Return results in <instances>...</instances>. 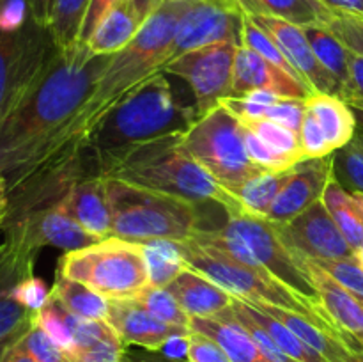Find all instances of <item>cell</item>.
<instances>
[{"label": "cell", "instance_id": "1", "mask_svg": "<svg viewBox=\"0 0 363 362\" xmlns=\"http://www.w3.org/2000/svg\"><path fill=\"white\" fill-rule=\"evenodd\" d=\"M110 59L92 53L85 43L55 50L23 98L0 121V174L7 185L46 155L91 98Z\"/></svg>", "mask_w": 363, "mask_h": 362}, {"label": "cell", "instance_id": "2", "mask_svg": "<svg viewBox=\"0 0 363 362\" xmlns=\"http://www.w3.org/2000/svg\"><path fill=\"white\" fill-rule=\"evenodd\" d=\"M190 2L191 0L156 2L155 9L151 11L137 35L123 50L113 53L108 66L99 75L91 98L84 103L71 123L60 131L46 155L35 165L69 158L80 153L92 130L117 103L123 102L130 92L140 87L152 75L163 71L165 64L169 62V52L176 34L177 21Z\"/></svg>", "mask_w": 363, "mask_h": 362}, {"label": "cell", "instance_id": "3", "mask_svg": "<svg viewBox=\"0 0 363 362\" xmlns=\"http://www.w3.org/2000/svg\"><path fill=\"white\" fill-rule=\"evenodd\" d=\"M195 106L174 96L165 73L152 75L117 103L92 130L84 144L98 176L110 170L135 149L167 137L184 135L199 119Z\"/></svg>", "mask_w": 363, "mask_h": 362}, {"label": "cell", "instance_id": "4", "mask_svg": "<svg viewBox=\"0 0 363 362\" xmlns=\"http://www.w3.org/2000/svg\"><path fill=\"white\" fill-rule=\"evenodd\" d=\"M191 240L211 245L245 265L262 270L279 283L286 284L319 312L328 316L319 291L308 275L303 258L294 254L284 243L272 220L252 216L243 212L229 213L227 224L218 229H201Z\"/></svg>", "mask_w": 363, "mask_h": 362}, {"label": "cell", "instance_id": "5", "mask_svg": "<svg viewBox=\"0 0 363 362\" xmlns=\"http://www.w3.org/2000/svg\"><path fill=\"white\" fill-rule=\"evenodd\" d=\"M183 135L167 137L135 149L124 156L106 177L124 181L145 190L160 192L190 202L213 201L229 213L241 212L240 204L215 177L183 148Z\"/></svg>", "mask_w": 363, "mask_h": 362}, {"label": "cell", "instance_id": "6", "mask_svg": "<svg viewBox=\"0 0 363 362\" xmlns=\"http://www.w3.org/2000/svg\"><path fill=\"white\" fill-rule=\"evenodd\" d=\"M112 236L133 243L186 241L199 231L195 202L106 177Z\"/></svg>", "mask_w": 363, "mask_h": 362}, {"label": "cell", "instance_id": "7", "mask_svg": "<svg viewBox=\"0 0 363 362\" xmlns=\"http://www.w3.org/2000/svg\"><path fill=\"white\" fill-rule=\"evenodd\" d=\"M177 243L183 252L184 261L191 270L206 275L209 280L229 291L233 297L241 298L245 302H259V304L287 309V311L305 316L315 325L340 336L328 316L319 312L303 298L298 297L293 290H289L286 284L279 283L262 270L245 265V263L230 258L225 252L218 251L211 245L201 243L197 240L177 241Z\"/></svg>", "mask_w": 363, "mask_h": 362}, {"label": "cell", "instance_id": "8", "mask_svg": "<svg viewBox=\"0 0 363 362\" xmlns=\"http://www.w3.org/2000/svg\"><path fill=\"white\" fill-rule=\"evenodd\" d=\"M59 275L78 280L108 300L133 298L149 284L142 243L108 236L60 258Z\"/></svg>", "mask_w": 363, "mask_h": 362}, {"label": "cell", "instance_id": "9", "mask_svg": "<svg viewBox=\"0 0 363 362\" xmlns=\"http://www.w3.org/2000/svg\"><path fill=\"white\" fill-rule=\"evenodd\" d=\"M181 144L229 194L264 172L248 156L241 121L222 105L199 117Z\"/></svg>", "mask_w": 363, "mask_h": 362}, {"label": "cell", "instance_id": "10", "mask_svg": "<svg viewBox=\"0 0 363 362\" xmlns=\"http://www.w3.org/2000/svg\"><path fill=\"white\" fill-rule=\"evenodd\" d=\"M57 45L46 27L28 20L16 32H0V121L23 98Z\"/></svg>", "mask_w": 363, "mask_h": 362}, {"label": "cell", "instance_id": "11", "mask_svg": "<svg viewBox=\"0 0 363 362\" xmlns=\"http://www.w3.org/2000/svg\"><path fill=\"white\" fill-rule=\"evenodd\" d=\"M238 43L222 41L191 50L165 64L163 73L184 78L191 87L195 109L204 116L223 98L233 96L234 57Z\"/></svg>", "mask_w": 363, "mask_h": 362}, {"label": "cell", "instance_id": "12", "mask_svg": "<svg viewBox=\"0 0 363 362\" xmlns=\"http://www.w3.org/2000/svg\"><path fill=\"white\" fill-rule=\"evenodd\" d=\"M35 256L38 251L16 238L4 236L0 243V358L38 322V312L25 307L14 297L18 284L34 275Z\"/></svg>", "mask_w": 363, "mask_h": 362}, {"label": "cell", "instance_id": "13", "mask_svg": "<svg viewBox=\"0 0 363 362\" xmlns=\"http://www.w3.org/2000/svg\"><path fill=\"white\" fill-rule=\"evenodd\" d=\"M243 20L245 13L238 4L220 0H191L177 21L169 52V62L191 50L215 43L233 41L240 45Z\"/></svg>", "mask_w": 363, "mask_h": 362}, {"label": "cell", "instance_id": "14", "mask_svg": "<svg viewBox=\"0 0 363 362\" xmlns=\"http://www.w3.org/2000/svg\"><path fill=\"white\" fill-rule=\"evenodd\" d=\"M284 243L301 258L351 259L354 251L333 222L323 197L289 222L277 224Z\"/></svg>", "mask_w": 363, "mask_h": 362}, {"label": "cell", "instance_id": "15", "mask_svg": "<svg viewBox=\"0 0 363 362\" xmlns=\"http://www.w3.org/2000/svg\"><path fill=\"white\" fill-rule=\"evenodd\" d=\"M248 18L273 39V43L279 46L287 62L291 64L294 73L307 85L312 94H332L340 98V85L321 66L300 25L291 23L284 18L266 16V14Z\"/></svg>", "mask_w": 363, "mask_h": 362}, {"label": "cell", "instance_id": "16", "mask_svg": "<svg viewBox=\"0 0 363 362\" xmlns=\"http://www.w3.org/2000/svg\"><path fill=\"white\" fill-rule=\"evenodd\" d=\"M333 180H337L335 153L296 163L291 169L287 183L277 195L268 220L277 224L289 222L308 206L319 201Z\"/></svg>", "mask_w": 363, "mask_h": 362}, {"label": "cell", "instance_id": "17", "mask_svg": "<svg viewBox=\"0 0 363 362\" xmlns=\"http://www.w3.org/2000/svg\"><path fill=\"white\" fill-rule=\"evenodd\" d=\"M4 236L16 238L38 252L43 247H57L66 252L78 251L101 241L71 219L60 208V202L6 227Z\"/></svg>", "mask_w": 363, "mask_h": 362}, {"label": "cell", "instance_id": "18", "mask_svg": "<svg viewBox=\"0 0 363 362\" xmlns=\"http://www.w3.org/2000/svg\"><path fill=\"white\" fill-rule=\"evenodd\" d=\"M106 322L116 330L124 346H138L147 351H162L174 336L190 332L160 322L137 298L108 300Z\"/></svg>", "mask_w": 363, "mask_h": 362}, {"label": "cell", "instance_id": "19", "mask_svg": "<svg viewBox=\"0 0 363 362\" xmlns=\"http://www.w3.org/2000/svg\"><path fill=\"white\" fill-rule=\"evenodd\" d=\"M307 272L319 291L326 312L333 322L335 329L342 336V339L353 348L354 351L363 355V304L357 295L347 291L339 283L332 279L326 272H323L312 259L303 258Z\"/></svg>", "mask_w": 363, "mask_h": 362}, {"label": "cell", "instance_id": "20", "mask_svg": "<svg viewBox=\"0 0 363 362\" xmlns=\"http://www.w3.org/2000/svg\"><path fill=\"white\" fill-rule=\"evenodd\" d=\"M255 89H268L280 98L289 99H307L312 96L303 82L272 66L248 46L240 45L234 57L233 96H243Z\"/></svg>", "mask_w": 363, "mask_h": 362}, {"label": "cell", "instance_id": "21", "mask_svg": "<svg viewBox=\"0 0 363 362\" xmlns=\"http://www.w3.org/2000/svg\"><path fill=\"white\" fill-rule=\"evenodd\" d=\"M158 0H117L85 45L96 55H113L137 35Z\"/></svg>", "mask_w": 363, "mask_h": 362}, {"label": "cell", "instance_id": "22", "mask_svg": "<svg viewBox=\"0 0 363 362\" xmlns=\"http://www.w3.org/2000/svg\"><path fill=\"white\" fill-rule=\"evenodd\" d=\"M60 208L92 236L99 240L112 236V216L105 176L92 174L78 181L60 201Z\"/></svg>", "mask_w": 363, "mask_h": 362}, {"label": "cell", "instance_id": "23", "mask_svg": "<svg viewBox=\"0 0 363 362\" xmlns=\"http://www.w3.org/2000/svg\"><path fill=\"white\" fill-rule=\"evenodd\" d=\"M167 290L176 297L181 307L191 318H213L222 314L234 300L229 291L220 287L202 273L191 270L190 266L181 272Z\"/></svg>", "mask_w": 363, "mask_h": 362}, {"label": "cell", "instance_id": "24", "mask_svg": "<svg viewBox=\"0 0 363 362\" xmlns=\"http://www.w3.org/2000/svg\"><path fill=\"white\" fill-rule=\"evenodd\" d=\"M190 330L211 337L223 348L230 362H269L254 337L230 312V307L213 318H191Z\"/></svg>", "mask_w": 363, "mask_h": 362}, {"label": "cell", "instance_id": "25", "mask_svg": "<svg viewBox=\"0 0 363 362\" xmlns=\"http://www.w3.org/2000/svg\"><path fill=\"white\" fill-rule=\"evenodd\" d=\"M305 106L314 114L319 126L325 131L332 153L346 148L357 133V117L353 109L332 94H312L305 99Z\"/></svg>", "mask_w": 363, "mask_h": 362}, {"label": "cell", "instance_id": "26", "mask_svg": "<svg viewBox=\"0 0 363 362\" xmlns=\"http://www.w3.org/2000/svg\"><path fill=\"white\" fill-rule=\"evenodd\" d=\"M248 16H277L296 23L300 27L307 25H326L330 23L335 13L326 7L321 0H236Z\"/></svg>", "mask_w": 363, "mask_h": 362}, {"label": "cell", "instance_id": "27", "mask_svg": "<svg viewBox=\"0 0 363 362\" xmlns=\"http://www.w3.org/2000/svg\"><path fill=\"white\" fill-rule=\"evenodd\" d=\"M289 172L291 169L284 172H261L230 192V195H234L243 213L268 219L277 195L287 183Z\"/></svg>", "mask_w": 363, "mask_h": 362}, {"label": "cell", "instance_id": "28", "mask_svg": "<svg viewBox=\"0 0 363 362\" xmlns=\"http://www.w3.org/2000/svg\"><path fill=\"white\" fill-rule=\"evenodd\" d=\"M52 297H55L67 311L73 314L89 319H106L108 312V298L99 295L98 291L91 290L78 280L57 277L53 284Z\"/></svg>", "mask_w": 363, "mask_h": 362}, {"label": "cell", "instance_id": "29", "mask_svg": "<svg viewBox=\"0 0 363 362\" xmlns=\"http://www.w3.org/2000/svg\"><path fill=\"white\" fill-rule=\"evenodd\" d=\"M147 263L149 284L156 287H169L181 272L188 268L177 241L156 240L142 243Z\"/></svg>", "mask_w": 363, "mask_h": 362}, {"label": "cell", "instance_id": "30", "mask_svg": "<svg viewBox=\"0 0 363 362\" xmlns=\"http://www.w3.org/2000/svg\"><path fill=\"white\" fill-rule=\"evenodd\" d=\"M301 28H303L305 35H307L308 43H311L312 50H314L321 66L340 85V96H342L344 87L347 84V77H350V70H347L350 50L323 25H307V27Z\"/></svg>", "mask_w": 363, "mask_h": 362}, {"label": "cell", "instance_id": "31", "mask_svg": "<svg viewBox=\"0 0 363 362\" xmlns=\"http://www.w3.org/2000/svg\"><path fill=\"white\" fill-rule=\"evenodd\" d=\"M323 201L347 243L353 247V251L360 248L363 245V220L351 197V192H347L339 180H333L326 188Z\"/></svg>", "mask_w": 363, "mask_h": 362}, {"label": "cell", "instance_id": "32", "mask_svg": "<svg viewBox=\"0 0 363 362\" xmlns=\"http://www.w3.org/2000/svg\"><path fill=\"white\" fill-rule=\"evenodd\" d=\"M89 6L91 0H55L48 31L57 48L67 50L80 43L82 25Z\"/></svg>", "mask_w": 363, "mask_h": 362}, {"label": "cell", "instance_id": "33", "mask_svg": "<svg viewBox=\"0 0 363 362\" xmlns=\"http://www.w3.org/2000/svg\"><path fill=\"white\" fill-rule=\"evenodd\" d=\"M138 302L151 312L155 318L160 322L167 323V325L179 327V329L190 330L191 316L181 307L179 302L176 300L172 293L167 287H156L147 284L142 291H138L137 297Z\"/></svg>", "mask_w": 363, "mask_h": 362}, {"label": "cell", "instance_id": "34", "mask_svg": "<svg viewBox=\"0 0 363 362\" xmlns=\"http://www.w3.org/2000/svg\"><path fill=\"white\" fill-rule=\"evenodd\" d=\"M241 124H245L248 130L254 131L259 138H262L275 151L291 156V158L298 160V162H303L305 160L300 135L291 131L289 128L273 123V121L266 119V117L241 121Z\"/></svg>", "mask_w": 363, "mask_h": 362}, {"label": "cell", "instance_id": "35", "mask_svg": "<svg viewBox=\"0 0 363 362\" xmlns=\"http://www.w3.org/2000/svg\"><path fill=\"white\" fill-rule=\"evenodd\" d=\"M279 99L282 98L275 92L268 91V89H255V91L247 92L243 96H227L220 102V105L229 110L240 121H248L264 117L269 106L275 105Z\"/></svg>", "mask_w": 363, "mask_h": 362}, {"label": "cell", "instance_id": "36", "mask_svg": "<svg viewBox=\"0 0 363 362\" xmlns=\"http://www.w3.org/2000/svg\"><path fill=\"white\" fill-rule=\"evenodd\" d=\"M243 138H245V148H247L248 156H250L252 162L259 167L264 172H284V170L293 169L296 163H300L298 160L291 158V156L282 155V153L275 151L273 148H269L262 138H259L257 135L252 130H248L243 124Z\"/></svg>", "mask_w": 363, "mask_h": 362}, {"label": "cell", "instance_id": "37", "mask_svg": "<svg viewBox=\"0 0 363 362\" xmlns=\"http://www.w3.org/2000/svg\"><path fill=\"white\" fill-rule=\"evenodd\" d=\"M335 283L346 287L358 298H363V268L357 258L351 259H312Z\"/></svg>", "mask_w": 363, "mask_h": 362}, {"label": "cell", "instance_id": "38", "mask_svg": "<svg viewBox=\"0 0 363 362\" xmlns=\"http://www.w3.org/2000/svg\"><path fill=\"white\" fill-rule=\"evenodd\" d=\"M18 346L30 355L35 362H73L69 355L41 329V327H32L23 339L18 343Z\"/></svg>", "mask_w": 363, "mask_h": 362}, {"label": "cell", "instance_id": "39", "mask_svg": "<svg viewBox=\"0 0 363 362\" xmlns=\"http://www.w3.org/2000/svg\"><path fill=\"white\" fill-rule=\"evenodd\" d=\"M330 32L346 46L350 52L363 55V16L346 13H335L326 25Z\"/></svg>", "mask_w": 363, "mask_h": 362}, {"label": "cell", "instance_id": "40", "mask_svg": "<svg viewBox=\"0 0 363 362\" xmlns=\"http://www.w3.org/2000/svg\"><path fill=\"white\" fill-rule=\"evenodd\" d=\"M300 141L305 160L323 158V156L333 155L328 146V141L325 137V131L319 126L318 119H315L311 110H305V117L300 130Z\"/></svg>", "mask_w": 363, "mask_h": 362}, {"label": "cell", "instance_id": "41", "mask_svg": "<svg viewBox=\"0 0 363 362\" xmlns=\"http://www.w3.org/2000/svg\"><path fill=\"white\" fill-rule=\"evenodd\" d=\"M335 163H339L340 172L353 192L363 194V149L360 146L351 141L346 148L339 149V155H335Z\"/></svg>", "mask_w": 363, "mask_h": 362}, {"label": "cell", "instance_id": "42", "mask_svg": "<svg viewBox=\"0 0 363 362\" xmlns=\"http://www.w3.org/2000/svg\"><path fill=\"white\" fill-rule=\"evenodd\" d=\"M305 99H289V98H282L272 105L266 112V119L273 121L277 124H282V126L289 128L291 131L300 135L301 130V123H303L305 117Z\"/></svg>", "mask_w": 363, "mask_h": 362}, {"label": "cell", "instance_id": "43", "mask_svg": "<svg viewBox=\"0 0 363 362\" xmlns=\"http://www.w3.org/2000/svg\"><path fill=\"white\" fill-rule=\"evenodd\" d=\"M186 362H230L223 348L211 337L190 330L188 334Z\"/></svg>", "mask_w": 363, "mask_h": 362}, {"label": "cell", "instance_id": "44", "mask_svg": "<svg viewBox=\"0 0 363 362\" xmlns=\"http://www.w3.org/2000/svg\"><path fill=\"white\" fill-rule=\"evenodd\" d=\"M50 295L52 291L48 290V286L45 284V280L39 279V277L30 275L27 279L21 280L20 284L14 290V297L18 302L28 307L30 311L39 312L50 300Z\"/></svg>", "mask_w": 363, "mask_h": 362}, {"label": "cell", "instance_id": "45", "mask_svg": "<svg viewBox=\"0 0 363 362\" xmlns=\"http://www.w3.org/2000/svg\"><path fill=\"white\" fill-rule=\"evenodd\" d=\"M347 84L344 87L340 99L346 102L351 109L354 106H363V55L350 52L347 55Z\"/></svg>", "mask_w": 363, "mask_h": 362}, {"label": "cell", "instance_id": "46", "mask_svg": "<svg viewBox=\"0 0 363 362\" xmlns=\"http://www.w3.org/2000/svg\"><path fill=\"white\" fill-rule=\"evenodd\" d=\"M126 346L123 341H105L71 355L73 362H123Z\"/></svg>", "mask_w": 363, "mask_h": 362}, {"label": "cell", "instance_id": "47", "mask_svg": "<svg viewBox=\"0 0 363 362\" xmlns=\"http://www.w3.org/2000/svg\"><path fill=\"white\" fill-rule=\"evenodd\" d=\"M117 0H91V6H89L87 16H85L84 25H82L80 32V43H87L89 38L92 35V32L96 31V27L99 25V21L103 20V16L106 14V11L116 4Z\"/></svg>", "mask_w": 363, "mask_h": 362}, {"label": "cell", "instance_id": "48", "mask_svg": "<svg viewBox=\"0 0 363 362\" xmlns=\"http://www.w3.org/2000/svg\"><path fill=\"white\" fill-rule=\"evenodd\" d=\"M28 9H30V18L39 23L41 27H50V20H52V11L55 0H27Z\"/></svg>", "mask_w": 363, "mask_h": 362}, {"label": "cell", "instance_id": "49", "mask_svg": "<svg viewBox=\"0 0 363 362\" xmlns=\"http://www.w3.org/2000/svg\"><path fill=\"white\" fill-rule=\"evenodd\" d=\"M124 362H186L181 361V358H170L167 355H163L162 351H140V350H130L126 348L123 355Z\"/></svg>", "mask_w": 363, "mask_h": 362}, {"label": "cell", "instance_id": "50", "mask_svg": "<svg viewBox=\"0 0 363 362\" xmlns=\"http://www.w3.org/2000/svg\"><path fill=\"white\" fill-rule=\"evenodd\" d=\"M333 13H346L363 16V0H321Z\"/></svg>", "mask_w": 363, "mask_h": 362}, {"label": "cell", "instance_id": "51", "mask_svg": "<svg viewBox=\"0 0 363 362\" xmlns=\"http://www.w3.org/2000/svg\"><path fill=\"white\" fill-rule=\"evenodd\" d=\"M7 206H9V199H7V183L4 176L0 174V231H2L4 222L7 219Z\"/></svg>", "mask_w": 363, "mask_h": 362}, {"label": "cell", "instance_id": "52", "mask_svg": "<svg viewBox=\"0 0 363 362\" xmlns=\"http://www.w3.org/2000/svg\"><path fill=\"white\" fill-rule=\"evenodd\" d=\"M0 362H35V361L30 357V355L25 353V351L16 344V346L11 348V350L0 358Z\"/></svg>", "mask_w": 363, "mask_h": 362}, {"label": "cell", "instance_id": "53", "mask_svg": "<svg viewBox=\"0 0 363 362\" xmlns=\"http://www.w3.org/2000/svg\"><path fill=\"white\" fill-rule=\"evenodd\" d=\"M351 197H353L354 204H357L358 213H360V216L363 220V194H362V192H351Z\"/></svg>", "mask_w": 363, "mask_h": 362}, {"label": "cell", "instance_id": "54", "mask_svg": "<svg viewBox=\"0 0 363 362\" xmlns=\"http://www.w3.org/2000/svg\"><path fill=\"white\" fill-rule=\"evenodd\" d=\"M353 112H354V117H357L358 128L363 130V106H354Z\"/></svg>", "mask_w": 363, "mask_h": 362}, {"label": "cell", "instance_id": "55", "mask_svg": "<svg viewBox=\"0 0 363 362\" xmlns=\"http://www.w3.org/2000/svg\"><path fill=\"white\" fill-rule=\"evenodd\" d=\"M353 142L363 149V130H360V128H357V133H354Z\"/></svg>", "mask_w": 363, "mask_h": 362}, {"label": "cell", "instance_id": "56", "mask_svg": "<svg viewBox=\"0 0 363 362\" xmlns=\"http://www.w3.org/2000/svg\"><path fill=\"white\" fill-rule=\"evenodd\" d=\"M354 258H357V261L360 263V266L363 268V245L360 248H357V251H354Z\"/></svg>", "mask_w": 363, "mask_h": 362}, {"label": "cell", "instance_id": "57", "mask_svg": "<svg viewBox=\"0 0 363 362\" xmlns=\"http://www.w3.org/2000/svg\"><path fill=\"white\" fill-rule=\"evenodd\" d=\"M220 2H229V4H238L236 0H220Z\"/></svg>", "mask_w": 363, "mask_h": 362}, {"label": "cell", "instance_id": "58", "mask_svg": "<svg viewBox=\"0 0 363 362\" xmlns=\"http://www.w3.org/2000/svg\"><path fill=\"white\" fill-rule=\"evenodd\" d=\"M123 362H124V358H123Z\"/></svg>", "mask_w": 363, "mask_h": 362}]
</instances>
